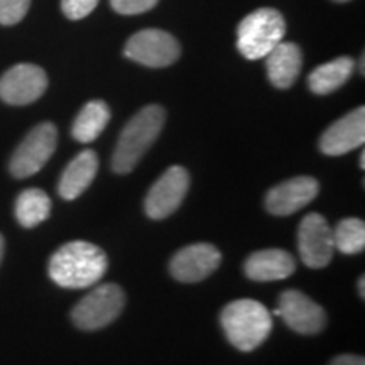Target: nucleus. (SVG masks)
Returning a JSON list of instances; mask_svg holds the SVG:
<instances>
[{
    "instance_id": "nucleus-9",
    "label": "nucleus",
    "mask_w": 365,
    "mask_h": 365,
    "mask_svg": "<svg viewBox=\"0 0 365 365\" xmlns=\"http://www.w3.org/2000/svg\"><path fill=\"white\" fill-rule=\"evenodd\" d=\"M298 249L301 261L308 267L319 269L330 264L335 252V242L325 217L309 213L303 218L298 230Z\"/></svg>"
},
{
    "instance_id": "nucleus-26",
    "label": "nucleus",
    "mask_w": 365,
    "mask_h": 365,
    "mask_svg": "<svg viewBox=\"0 0 365 365\" xmlns=\"http://www.w3.org/2000/svg\"><path fill=\"white\" fill-rule=\"evenodd\" d=\"M359 293H360V298H365V277L364 276L359 279Z\"/></svg>"
},
{
    "instance_id": "nucleus-10",
    "label": "nucleus",
    "mask_w": 365,
    "mask_h": 365,
    "mask_svg": "<svg viewBox=\"0 0 365 365\" xmlns=\"http://www.w3.org/2000/svg\"><path fill=\"white\" fill-rule=\"evenodd\" d=\"M48 76L43 68L22 63L12 66L0 78V98L9 105H29L44 95Z\"/></svg>"
},
{
    "instance_id": "nucleus-29",
    "label": "nucleus",
    "mask_w": 365,
    "mask_h": 365,
    "mask_svg": "<svg viewBox=\"0 0 365 365\" xmlns=\"http://www.w3.org/2000/svg\"><path fill=\"white\" fill-rule=\"evenodd\" d=\"M333 2H340V4H344V2H350V0H333Z\"/></svg>"
},
{
    "instance_id": "nucleus-16",
    "label": "nucleus",
    "mask_w": 365,
    "mask_h": 365,
    "mask_svg": "<svg viewBox=\"0 0 365 365\" xmlns=\"http://www.w3.org/2000/svg\"><path fill=\"white\" fill-rule=\"evenodd\" d=\"M267 76L276 88H289L303 68V53L294 43H281L266 56Z\"/></svg>"
},
{
    "instance_id": "nucleus-27",
    "label": "nucleus",
    "mask_w": 365,
    "mask_h": 365,
    "mask_svg": "<svg viewBox=\"0 0 365 365\" xmlns=\"http://www.w3.org/2000/svg\"><path fill=\"white\" fill-rule=\"evenodd\" d=\"M2 257H4V237L0 235V262H2Z\"/></svg>"
},
{
    "instance_id": "nucleus-24",
    "label": "nucleus",
    "mask_w": 365,
    "mask_h": 365,
    "mask_svg": "<svg viewBox=\"0 0 365 365\" xmlns=\"http://www.w3.org/2000/svg\"><path fill=\"white\" fill-rule=\"evenodd\" d=\"M98 6V0H61L63 14L71 21L83 19L95 11Z\"/></svg>"
},
{
    "instance_id": "nucleus-15",
    "label": "nucleus",
    "mask_w": 365,
    "mask_h": 365,
    "mask_svg": "<svg viewBox=\"0 0 365 365\" xmlns=\"http://www.w3.org/2000/svg\"><path fill=\"white\" fill-rule=\"evenodd\" d=\"M296 271V261L282 249H266L254 252L245 261V274L252 281H279Z\"/></svg>"
},
{
    "instance_id": "nucleus-12",
    "label": "nucleus",
    "mask_w": 365,
    "mask_h": 365,
    "mask_svg": "<svg viewBox=\"0 0 365 365\" xmlns=\"http://www.w3.org/2000/svg\"><path fill=\"white\" fill-rule=\"evenodd\" d=\"M222 262V254L212 244H193L182 247L171 259L173 277L181 282H198L215 272Z\"/></svg>"
},
{
    "instance_id": "nucleus-14",
    "label": "nucleus",
    "mask_w": 365,
    "mask_h": 365,
    "mask_svg": "<svg viewBox=\"0 0 365 365\" xmlns=\"http://www.w3.org/2000/svg\"><path fill=\"white\" fill-rule=\"evenodd\" d=\"M365 140V108L359 107L328 127L319 139V149L327 156H341L359 149Z\"/></svg>"
},
{
    "instance_id": "nucleus-7",
    "label": "nucleus",
    "mask_w": 365,
    "mask_h": 365,
    "mask_svg": "<svg viewBox=\"0 0 365 365\" xmlns=\"http://www.w3.org/2000/svg\"><path fill=\"white\" fill-rule=\"evenodd\" d=\"M124 54L132 61L149 68H166L181 54L175 36L161 29H144L127 41Z\"/></svg>"
},
{
    "instance_id": "nucleus-28",
    "label": "nucleus",
    "mask_w": 365,
    "mask_h": 365,
    "mask_svg": "<svg viewBox=\"0 0 365 365\" xmlns=\"http://www.w3.org/2000/svg\"><path fill=\"white\" fill-rule=\"evenodd\" d=\"M360 168H362V170L365 168V153L360 154Z\"/></svg>"
},
{
    "instance_id": "nucleus-20",
    "label": "nucleus",
    "mask_w": 365,
    "mask_h": 365,
    "mask_svg": "<svg viewBox=\"0 0 365 365\" xmlns=\"http://www.w3.org/2000/svg\"><path fill=\"white\" fill-rule=\"evenodd\" d=\"M51 213V200L39 188L24 190L16 200V218L22 227L33 228Z\"/></svg>"
},
{
    "instance_id": "nucleus-1",
    "label": "nucleus",
    "mask_w": 365,
    "mask_h": 365,
    "mask_svg": "<svg viewBox=\"0 0 365 365\" xmlns=\"http://www.w3.org/2000/svg\"><path fill=\"white\" fill-rule=\"evenodd\" d=\"M48 271L58 286L85 289L103 277L107 271V255L90 242H68L51 255Z\"/></svg>"
},
{
    "instance_id": "nucleus-3",
    "label": "nucleus",
    "mask_w": 365,
    "mask_h": 365,
    "mask_svg": "<svg viewBox=\"0 0 365 365\" xmlns=\"http://www.w3.org/2000/svg\"><path fill=\"white\" fill-rule=\"evenodd\" d=\"M220 322L228 341L242 352H250L262 345L272 330L271 313L255 299H237L228 303L223 308Z\"/></svg>"
},
{
    "instance_id": "nucleus-6",
    "label": "nucleus",
    "mask_w": 365,
    "mask_h": 365,
    "mask_svg": "<svg viewBox=\"0 0 365 365\" xmlns=\"http://www.w3.org/2000/svg\"><path fill=\"white\" fill-rule=\"evenodd\" d=\"M58 130L51 122L36 125L14 150L9 170L14 178H29L39 173L56 150Z\"/></svg>"
},
{
    "instance_id": "nucleus-13",
    "label": "nucleus",
    "mask_w": 365,
    "mask_h": 365,
    "mask_svg": "<svg viewBox=\"0 0 365 365\" xmlns=\"http://www.w3.org/2000/svg\"><path fill=\"white\" fill-rule=\"evenodd\" d=\"M318 181L312 176H298L274 186L266 196V208L272 215L287 217L304 208L317 198Z\"/></svg>"
},
{
    "instance_id": "nucleus-4",
    "label": "nucleus",
    "mask_w": 365,
    "mask_h": 365,
    "mask_svg": "<svg viewBox=\"0 0 365 365\" xmlns=\"http://www.w3.org/2000/svg\"><path fill=\"white\" fill-rule=\"evenodd\" d=\"M286 21L276 9H257L237 27V48L247 59L266 58L284 39Z\"/></svg>"
},
{
    "instance_id": "nucleus-18",
    "label": "nucleus",
    "mask_w": 365,
    "mask_h": 365,
    "mask_svg": "<svg viewBox=\"0 0 365 365\" xmlns=\"http://www.w3.org/2000/svg\"><path fill=\"white\" fill-rule=\"evenodd\" d=\"M355 70V61L349 56H340L330 63L314 68L308 76V85L313 93L328 95L339 90L349 81Z\"/></svg>"
},
{
    "instance_id": "nucleus-19",
    "label": "nucleus",
    "mask_w": 365,
    "mask_h": 365,
    "mask_svg": "<svg viewBox=\"0 0 365 365\" xmlns=\"http://www.w3.org/2000/svg\"><path fill=\"white\" fill-rule=\"evenodd\" d=\"M110 122V108L102 100H91L81 108L71 127V134L81 144L93 143Z\"/></svg>"
},
{
    "instance_id": "nucleus-2",
    "label": "nucleus",
    "mask_w": 365,
    "mask_h": 365,
    "mask_svg": "<svg viewBox=\"0 0 365 365\" xmlns=\"http://www.w3.org/2000/svg\"><path fill=\"white\" fill-rule=\"evenodd\" d=\"M166 112L159 105H148L130 118L124 127L112 156V170L127 175L137 166L150 145L161 134Z\"/></svg>"
},
{
    "instance_id": "nucleus-22",
    "label": "nucleus",
    "mask_w": 365,
    "mask_h": 365,
    "mask_svg": "<svg viewBox=\"0 0 365 365\" xmlns=\"http://www.w3.org/2000/svg\"><path fill=\"white\" fill-rule=\"evenodd\" d=\"M31 0H0V24L14 26L26 17Z\"/></svg>"
},
{
    "instance_id": "nucleus-21",
    "label": "nucleus",
    "mask_w": 365,
    "mask_h": 365,
    "mask_svg": "<svg viewBox=\"0 0 365 365\" xmlns=\"http://www.w3.org/2000/svg\"><path fill=\"white\" fill-rule=\"evenodd\" d=\"M335 249L344 254H359L365 247V223L359 218H345L333 230Z\"/></svg>"
},
{
    "instance_id": "nucleus-25",
    "label": "nucleus",
    "mask_w": 365,
    "mask_h": 365,
    "mask_svg": "<svg viewBox=\"0 0 365 365\" xmlns=\"http://www.w3.org/2000/svg\"><path fill=\"white\" fill-rule=\"evenodd\" d=\"M330 365H365L364 357H359V355H339L336 359L331 360Z\"/></svg>"
},
{
    "instance_id": "nucleus-11",
    "label": "nucleus",
    "mask_w": 365,
    "mask_h": 365,
    "mask_svg": "<svg viewBox=\"0 0 365 365\" xmlns=\"http://www.w3.org/2000/svg\"><path fill=\"white\" fill-rule=\"evenodd\" d=\"M274 314H279L291 330L303 333V335H314L327 325L325 309L296 289L284 291L281 294L279 309H276Z\"/></svg>"
},
{
    "instance_id": "nucleus-17",
    "label": "nucleus",
    "mask_w": 365,
    "mask_h": 365,
    "mask_svg": "<svg viewBox=\"0 0 365 365\" xmlns=\"http://www.w3.org/2000/svg\"><path fill=\"white\" fill-rule=\"evenodd\" d=\"M98 171V158L95 150L86 149L68 164L59 180L58 191L65 200H75L91 185Z\"/></svg>"
},
{
    "instance_id": "nucleus-23",
    "label": "nucleus",
    "mask_w": 365,
    "mask_h": 365,
    "mask_svg": "<svg viewBox=\"0 0 365 365\" xmlns=\"http://www.w3.org/2000/svg\"><path fill=\"white\" fill-rule=\"evenodd\" d=\"M159 0H110V6L122 16H137L158 6Z\"/></svg>"
},
{
    "instance_id": "nucleus-5",
    "label": "nucleus",
    "mask_w": 365,
    "mask_h": 365,
    "mask_svg": "<svg viewBox=\"0 0 365 365\" xmlns=\"http://www.w3.org/2000/svg\"><path fill=\"white\" fill-rule=\"evenodd\" d=\"M125 307V294L120 286L102 284L91 289L73 308L71 318L81 330L93 331L110 325Z\"/></svg>"
},
{
    "instance_id": "nucleus-8",
    "label": "nucleus",
    "mask_w": 365,
    "mask_h": 365,
    "mask_svg": "<svg viewBox=\"0 0 365 365\" xmlns=\"http://www.w3.org/2000/svg\"><path fill=\"white\" fill-rule=\"evenodd\" d=\"M190 188V175L182 166H173L159 180L145 196V213L153 220H163L175 213L185 200Z\"/></svg>"
}]
</instances>
